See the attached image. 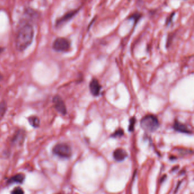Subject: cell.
Listing matches in <instances>:
<instances>
[{"label": "cell", "instance_id": "6da1fadb", "mask_svg": "<svg viewBox=\"0 0 194 194\" xmlns=\"http://www.w3.org/2000/svg\"><path fill=\"white\" fill-rule=\"evenodd\" d=\"M34 30L32 25L23 20L20 22L16 38V47L18 51H24L29 47L33 41Z\"/></svg>", "mask_w": 194, "mask_h": 194}, {"label": "cell", "instance_id": "7a4b0ae2", "mask_svg": "<svg viewBox=\"0 0 194 194\" xmlns=\"http://www.w3.org/2000/svg\"><path fill=\"white\" fill-rule=\"evenodd\" d=\"M140 124L142 129L149 133L155 132L160 127V122L158 118L152 114L146 115L143 117Z\"/></svg>", "mask_w": 194, "mask_h": 194}, {"label": "cell", "instance_id": "3957f363", "mask_svg": "<svg viewBox=\"0 0 194 194\" xmlns=\"http://www.w3.org/2000/svg\"><path fill=\"white\" fill-rule=\"evenodd\" d=\"M52 152L57 156L64 158H70L72 154L71 147L65 143H59L54 146Z\"/></svg>", "mask_w": 194, "mask_h": 194}, {"label": "cell", "instance_id": "277c9868", "mask_svg": "<svg viewBox=\"0 0 194 194\" xmlns=\"http://www.w3.org/2000/svg\"><path fill=\"white\" fill-rule=\"evenodd\" d=\"M52 47L54 50L57 52H67L70 49L71 44L67 39L59 37L54 41Z\"/></svg>", "mask_w": 194, "mask_h": 194}, {"label": "cell", "instance_id": "5b68a950", "mask_svg": "<svg viewBox=\"0 0 194 194\" xmlns=\"http://www.w3.org/2000/svg\"><path fill=\"white\" fill-rule=\"evenodd\" d=\"M80 8L77 9L71 10L70 11H68L63 16L60 17L58 18L55 22V26L57 27H59L60 26L63 25V24L70 21L71 19H73L74 16H75L78 13L79 11Z\"/></svg>", "mask_w": 194, "mask_h": 194}, {"label": "cell", "instance_id": "8992f818", "mask_svg": "<svg viewBox=\"0 0 194 194\" xmlns=\"http://www.w3.org/2000/svg\"><path fill=\"white\" fill-rule=\"evenodd\" d=\"M52 102L55 108L57 111L62 115H65L67 113V108L65 102L59 96H55L53 97Z\"/></svg>", "mask_w": 194, "mask_h": 194}, {"label": "cell", "instance_id": "52a82bcc", "mask_svg": "<svg viewBox=\"0 0 194 194\" xmlns=\"http://www.w3.org/2000/svg\"><path fill=\"white\" fill-rule=\"evenodd\" d=\"M101 86L96 79L93 78L89 83V90L91 93L95 97H97L100 93Z\"/></svg>", "mask_w": 194, "mask_h": 194}, {"label": "cell", "instance_id": "ba28073f", "mask_svg": "<svg viewBox=\"0 0 194 194\" xmlns=\"http://www.w3.org/2000/svg\"><path fill=\"white\" fill-rule=\"evenodd\" d=\"M173 128L175 131H177L178 132L183 133H187V134H191L192 132L188 128L186 124L182 123L181 122L175 121L174 124Z\"/></svg>", "mask_w": 194, "mask_h": 194}, {"label": "cell", "instance_id": "9c48e42d", "mask_svg": "<svg viewBox=\"0 0 194 194\" xmlns=\"http://www.w3.org/2000/svg\"><path fill=\"white\" fill-rule=\"evenodd\" d=\"M127 155L126 152L122 148L116 149L113 152V157L117 161H124L126 158Z\"/></svg>", "mask_w": 194, "mask_h": 194}, {"label": "cell", "instance_id": "30bf717a", "mask_svg": "<svg viewBox=\"0 0 194 194\" xmlns=\"http://www.w3.org/2000/svg\"><path fill=\"white\" fill-rule=\"evenodd\" d=\"M25 136L26 134L24 131L19 130L13 138V143L14 144H22L24 141Z\"/></svg>", "mask_w": 194, "mask_h": 194}, {"label": "cell", "instance_id": "8fae6325", "mask_svg": "<svg viewBox=\"0 0 194 194\" xmlns=\"http://www.w3.org/2000/svg\"><path fill=\"white\" fill-rule=\"evenodd\" d=\"M24 179V175L23 174H17L14 176H13L8 180L10 183H22Z\"/></svg>", "mask_w": 194, "mask_h": 194}, {"label": "cell", "instance_id": "7c38bea8", "mask_svg": "<svg viewBox=\"0 0 194 194\" xmlns=\"http://www.w3.org/2000/svg\"><path fill=\"white\" fill-rule=\"evenodd\" d=\"M28 121L30 124L34 128H38L40 125V120L36 116H32L28 118Z\"/></svg>", "mask_w": 194, "mask_h": 194}, {"label": "cell", "instance_id": "4fadbf2b", "mask_svg": "<svg viewBox=\"0 0 194 194\" xmlns=\"http://www.w3.org/2000/svg\"><path fill=\"white\" fill-rule=\"evenodd\" d=\"M7 110V104L5 102L0 103V121L4 118Z\"/></svg>", "mask_w": 194, "mask_h": 194}, {"label": "cell", "instance_id": "5bb4252c", "mask_svg": "<svg viewBox=\"0 0 194 194\" xmlns=\"http://www.w3.org/2000/svg\"><path fill=\"white\" fill-rule=\"evenodd\" d=\"M124 134L123 129H119L116 130L113 134L111 135L112 138H121Z\"/></svg>", "mask_w": 194, "mask_h": 194}, {"label": "cell", "instance_id": "9a60e30c", "mask_svg": "<svg viewBox=\"0 0 194 194\" xmlns=\"http://www.w3.org/2000/svg\"><path fill=\"white\" fill-rule=\"evenodd\" d=\"M135 123H136V118L134 117L130 119L129 126V131L130 132H132L134 131Z\"/></svg>", "mask_w": 194, "mask_h": 194}, {"label": "cell", "instance_id": "2e32d148", "mask_svg": "<svg viewBox=\"0 0 194 194\" xmlns=\"http://www.w3.org/2000/svg\"><path fill=\"white\" fill-rule=\"evenodd\" d=\"M141 17V14L140 13H135V14H132L131 16H130V17H129V18L131 19H134V22L137 23Z\"/></svg>", "mask_w": 194, "mask_h": 194}, {"label": "cell", "instance_id": "e0dca14e", "mask_svg": "<svg viewBox=\"0 0 194 194\" xmlns=\"http://www.w3.org/2000/svg\"><path fill=\"white\" fill-rule=\"evenodd\" d=\"M11 194H24V191L21 188L16 187L12 191Z\"/></svg>", "mask_w": 194, "mask_h": 194}, {"label": "cell", "instance_id": "ac0fdd59", "mask_svg": "<svg viewBox=\"0 0 194 194\" xmlns=\"http://www.w3.org/2000/svg\"><path fill=\"white\" fill-rule=\"evenodd\" d=\"M0 52H1V48H0Z\"/></svg>", "mask_w": 194, "mask_h": 194}, {"label": "cell", "instance_id": "d6986e66", "mask_svg": "<svg viewBox=\"0 0 194 194\" xmlns=\"http://www.w3.org/2000/svg\"><path fill=\"white\" fill-rule=\"evenodd\" d=\"M1 76L0 75V80H1Z\"/></svg>", "mask_w": 194, "mask_h": 194}]
</instances>
